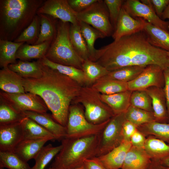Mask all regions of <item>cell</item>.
Instances as JSON below:
<instances>
[{
	"label": "cell",
	"mask_w": 169,
	"mask_h": 169,
	"mask_svg": "<svg viewBox=\"0 0 169 169\" xmlns=\"http://www.w3.org/2000/svg\"><path fill=\"white\" fill-rule=\"evenodd\" d=\"M95 62L109 72L130 66L155 64L169 68L166 51L149 41L143 31L124 36L97 49Z\"/></svg>",
	"instance_id": "6da1fadb"
},
{
	"label": "cell",
	"mask_w": 169,
	"mask_h": 169,
	"mask_svg": "<svg viewBox=\"0 0 169 169\" xmlns=\"http://www.w3.org/2000/svg\"><path fill=\"white\" fill-rule=\"evenodd\" d=\"M38 60L42 75L38 78L23 79L25 91L40 97L51 112L53 119L66 127L69 107L82 86Z\"/></svg>",
	"instance_id": "7a4b0ae2"
},
{
	"label": "cell",
	"mask_w": 169,
	"mask_h": 169,
	"mask_svg": "<svg viewBox=\"0 0 169 169\" xmlns=\"http://www.w3.org/2000/svg\"><path fill=\"white\" fill-rule=\"evenodd\" d=\"M43 2L39 0H0V39H15L31 23Z\"/></svg>",
	"instance_id": "3957f363"
},
{
	"label": "cell",
	"mask_w": 169,
	"mask_h": 169,
	"mask_svg": "<svg viewBox=\"0 0 169 169\" xmlns=\"http://www.w3.org/2000/svg\"><path fill=\"white\" fill-rule=\"evenodd\" d=\"M61 150L50 166L52 169H73L84 165L85 159L96 157L99 135L80 138L66 137Z\"/></svg>",
	"instance_id": "277c9868"
},
{
	"label": "cell",
	"mask_w": 169,
	"mask_h": 169,
	"mask_svg": "<svg viewBox=\"0 0 169 169\" xmlns=\"http://www.w3.org/2000/svg\"><path fill=\"white\" fill-rule=\"evenodd\" d=\"M70 24L60 21L57 32L45 57L49 60L62 65L82 69L84 60L77 53L69 36Z\"/></svg>",
	"instance_id": "5b68a950"
},
{
	"label": "cell",
	"mask_w": 169,
	"mask_h": 169,
	"mask_svg": "<svg viewBox=\"0 0 169 169\" xmlns=\"http://www.w3.org/2000/svg\"><path fill=\"white\" fill-rule=\"evenodd\" d=\"M100 95L91 86H82L78 95L72 102L82 105L86 119L95 125L102 123L115 115L111 109L101 100Z\"/></svg>",
	"instance_id": "8992f818"
},
{
	"label": "cell",
	"mask_w": 169,
	"mask_h": 169,
	"mask_svg": "<svg viewBox=\"0 0 169 169\" xmlns=\"http://www.w3.org/2000/svg\"><path fill=\"white\" fill-rule=\"evenodd\" d=\"M72 103L69 107L66 127L67 137L80 138L99 135L110 120L99 124H92L86 119L84 111L79 104Z\"/></svg>",
	"instance_id": "52a82bcc"
},
{
	"label": "cell",
	"mask_w": 169,
	"mask_h": 169,
	"mask_svg": "<svg viewBox=\"0 0 169 169\" xmlns=\"http://www.w3.org/2000/svg\"><path fill=\"white\" fill-rule=\"evenodd\" d=\"M126 120L125 112L115 115L110 119L99 135L96 157L106 154L122 143V127Z\"/></svg>",
	"instance_id": "ba28073f"
},
{
	"label": "cell",
	"mask_w": 169,
	"mask_h": 169,
	"mask_svg": "<svg viewBox=\"0 0 169 169\" xmlns=\"http://www.w3.org/2000/svg\"><path fill=\"white\" fill-rule=\"evenodd\" d=\"M79 21L87 23L103 33L112 36L114 32L109 13L104 0H97L87 8L77 13Z\"/></svg>",
	"instance_id": "9c48e42d"
},
{
	"label": "cell",
	"mask_w": 169,
	"mask_h": 169,
	"mask_svg": "<svg viewBox=\"0 0 169 169\" xmlns=\"http://www.w3.org/2000/svg\"><path fill=\"white\" fill-rule=\"evenodd\" d=\"M124 0L122 7L133 18H141L152 24L169 31V21L161 19L155 12L150 0Z\"/></svg>",
	"instance_id": "30bf717a"
},
{
	"label": "cell",
	"mask_w": 169,
	"mask_h": 169,
	"mask_svg": "<svg viewBox=\"0 0 169 169\" xmlns=\"http://www.w3.org/2000/svg\"><path fill=\"white\" fill-rule=\"evenodd\" d=\"M0 98L21 112L31 111L46 113L48 109L40 97L29 92L9 93L2 91L0 92Z\"/></svg>",
	"instance_id": "8fae6325"
},
{
	"label": "cell",
	"mask_w": 169,
	"mask_h": 169,
	"mask_svg": "<svg viewBox=\"0 0 169 169\" xmlns=\"http://www.w3.org/2000/svg\"><path fill=\"white\" fill-rule=\"evenodd\" d=\"M163 70L156 65L146 66L137 77L128 83V90H145L151 87L164 88L165 79Z\"/></svg>",
	"instance_id": "7c38bea8"
},
{
	"label": "cell",
	"mask_w": 169,
	"mask_h": 169,
	"mask_svg": "<svg viewBox=\"0 0 169 169\" xmlns=\"http://www.w3.org/2000/svg\"><path fill=\"white\" fill-rule=\"evenodd\" d=\"M37 13L48 15L64 23L73 24L79 23L77 13L70 6L68 0H47L38 8Z\"/></svg>",
	"instance_id": "4fadbf2b"
},
{
	"label": "cell",
	"mask_w": 169,
	"mask_h": 169,
	"mask_svg": "<svg viewBox=\"0 0 169 169\" xmlns=\"http://www.w3.org/2000/svg\"><path fill=\"white\" fill-rule=\"evenodd\" d=\"M144 24V19L133 18L122 7L112 37L117 40L124 36L143 31Z\"/></svg>",
	"instance_id": "5bb4252c"
},
{
	"label": "cell",
	"mask_w": 169,
	"mask_h": 169,
	"mask_svg": "<svg viewBox=\"0 0 169 169\" xmlns=\"http://www.w3.org/2000/svg\"><path fill=\"white\" fill-rule=\"evenodd\" d=\"M23 139L20 122L0 125V151L13 152Z\"/></svg>",
	"instance_id": "9a60e30c"
},
{
	"label": "cell",
	"mask_w": 169,
	"mask_h": 169,
	"mask_svg": "<svg viewBox=\"0 0 169 169\" xmlns=\"http://www.w3.org/2000/svg\"><path fill=\"white\" fill-rule=\"evenodd\" d=\"M25 117L33 120L53 134L56 140L61 141L67 135L66 127L56 121L48 114L31 111L22 112Z\"/></svg>",
	"instance_id": "2e32d148"
},
{
	"label": "cell",
	"mask_w": 169,
	"mask_h": 169,
	"mask_svg": "<svg viewBox=\"0 0 169 169\" xmlns=\"http://www.w3.org/2000/svg\"><path fill=\"white\" fill-rule=\"evenodd\" d=\"M131 146V142L123 141L106 154L95 157L105 169H121L127 153Z\"/></svg>",
	"instance_id": "e0dca14e"
},
{
	"label": "cell",
	"mask_w": 169,
	"mask_h": 169,
	"mask_svg": "<svg viewBox=\"0 0 169 169\" xmlns=\"http://www.w3.org/2000/svg\"><path fill=\"white\" fill-rule=\"evenodd\" d=\"M145 90L151 99L155 121L161 123H168L166 100L164 88L151 87Z\"/></svg>",
	"instance_id": "ac0fdd59"
},
{
	"label": "cell",
	"mask_w": 169,
	"mask_h": 169,
	"mask_svg": "<svg viewBox=\"0 0 169 169\" xmlns=\"http://www.w3.org/2000/svg\"><path fill=\"white\" fill-rule=\"evenodd\" d=\"M152 163L144 148L132 146L127 153L121 169H149Z\"/></svg>",
	"instance_id": "d6986e66"
},
{
	"label": "cell",
	"mask_w": 169,
	"mask_h": 169,
	"mask_svg": "<svg viewBox=\"0 0 169 169\" xmlns=\"http://www.w3.org/2000/svg\"><path fill=\"white\" fill-rule=\"evenodd\" d=\"M23 78L8 67L0 70V88L3 91L9 93H25Z\"/></svg>",
	"instance_id": "ffe728a7"
},
{
	"label": "cell",
	"mask_w": 169,
	"mask_h": 169,
	"mask_svg": "<svg viewBox=\"0 0 169 169\" xmlns=\"http://www.w3.org/2000/svg\"><path fill=\"white\" fill-rule=\"evenodd\" d=\"M132 91L127 90L110 95L100 94V98L112 110L115 115L125 112L131 105Z\"/></svg>",
	"instance_id": "44dd1931"
},
{
	"label": "cell",
	"mask_w": 169,
	"mask_h": 169,
	"mask_svg": "<svg viewBox=\"0 0 169 169\" xmlns=\"http://www.w3.org/2000/svg\"><path fill=\"white\" fill-rule=\"evenodd\" d=\"M20 122L22 129L23 139L56 140L53 134L29 118L25 117Z\"/></svg>",
	"instance_id": "7402d4cb"
},
{
	"label": "cell",
	"mask_w": 169,
	"mask_h": 169,
	"mask_svg": "<svg viewBox=\"0 0 169 169\" xmlns=\"http://www.w3.org/2000/svg\"><path fill=\"white\" fill-rule=\"evenodd\" d=\"M47 139H23L16 146L13 152L26 162L35 158Z\"/></svg>",
	"instance_id": "603a6c76"
},
{
	"label": "cell",
	"mask_w": 169,
	"mask_h": 169,
	"mask_svg": "<svg viewBox=\"0 0 169 169\" xmlns=\"http://www.w3.org/2000/svg\"><path fill=\"white\" fill-rule=\"evenodd\" d=\"M143 31L154 46L169 52V31L155 26L145 20Z\"/></svg>",
	"instance_id": "cb8c5ba5"
},
{
	"label": "cell",
	"mask_w": 169,
	"mask_h": 169,
	"mask_svg": "<svg viewBox=\"0 0 169 169\" xmlns=\"http://www.w3.org/2000/svg\"><path fill=\"white\" fill-rule=\"evenodd\" d=\"M144 149L154 162L160 163L169 156V145L153 136L146 138Z\"/></svg>",
	"instance_id": "d4e9b609"
},
{
	"label": "cell",
	"mask_w": 169,
	"mask_h": 169,
	"mask_svg": "<svg viewBox=\"0 0 169 169\" xmlns=\"http://www.w3.org/2000/svg\"><path fill=\"white\" fill-rule=\"evenodd\" d=\"M91 87L99 93L105 95L112 94L128 90V83L112 79L107 75L99 79Z\"/></svg>",
	"instance_id": "484cf974"
},
{
	"label": "cell",
	"mask_w": 169,
	"mask_h": 169,
	"mask_svg": "<svg viewBox=\"0 0 169 169\" xmlns=\"http://www.w3.org/2000/svg\"><path fill=\"white\" fill-rule=\"evenodd\" d=\"M8 67L23 79L38 78L42 74L38 60L32 62L20 60L9 65Z\"/></svg>",
	"instance_id": "4316f807"
},
{
	"label": "cell",
	"mask_w": 169,
	"mask_h": 169,
	"mask_svg": "<svg viewBox=\"0 0 169 169\" xmlns=\"http://www.w3.org/2000/svg\"><path fill=\"white\" fill-rule=\"evenodd\" d=\"M52 42V41H46L40 44L33 45L23 44L17 52L16 58L22 61L33 59H41L45 56Z\"/></svg>",
	"instance_id": "83f0119b"
},
{
	"label": "cell",
	"mask_w": 169,
	"mask_h": 169,
	"mask_svg": "<svg viewBox=\"0 0 169 169\" xmlns=\"http://www.w3.org/2000/svg\"><path fill=\"white\" fill-rule=\"evenodd\" d=\"M43 64L66 75L76 81L82 86H86V80L83 71L75 67L53 62L45 56L38 59Z\"/></svg>",
	"instance_id": "f1b7e54d"
},
{
	"label": "cell",
	"mask_w": 169,
	"mask_h": 169,
	"mask_svg": "<svg viewBox=\"0 0 169 169\" xmlns=\"http://www.w3.org/2000/svg\"><path fill=\"white\" fill-rule=\"evenodd\" d=\"M137 129L145 136H153L169 144V123L155 121L141 125Z\"/></svg>",
	"instance_id": "f546056e"
},
{
	"label": "cell",
	"mask_w": 169,
	"mask_h": 169,
	"mask_svg": "<svg viewBox=\"0 0 169 169\" xmlns=\"http://www.w3.org/2000/svg\"><path fill=\"white\" fill-rule=\"evenodd\" d=\"M24 43H16L0 39V66L2 68L16 63V54L20 47Z\"/></svg>",
	"instance_id": "4dcf8cb0"
},
{
	"label": "cell",
	"mask_w": 169,
	"mask_h": 169,
	"mask_svg": "<svg viewBox=\"0 0 169 169\" xmlns=\"http://www.w3.org/2000/svg\"><path fill=\"white\" fill-rule=\"evenodd\" d=\"M69 36L73 47L78 54L84 60H90V56L79 23L76 24H71Z\"/></svg>",
	"instance_id": "1f68e13d"
},
{
	"label": "cell",
	"mask_w": 169,
	"mask_h": 169,
	"mask_svg": "<svg viewBox=\"0 0 169 169\" xmlns=\"http://www.w3.org/2000/svg\"><path fill=\"white\" fill-rule=\"evenodd\" d=\"M79 22L82 34L86 42L90 57V60L95 61L97 49L94 47L95 40L98 38H104L106 36L98 30L85 23Z\"/></svg>",
	"instance_id": "d6a6232c"
},
{
	"label": "cell",
	"mask_w": 169,
	"mask_h": 169,
	"mask_svg": "<svg viewBox=\"0 0 169 169\" xmlns=\"http://www.w3.org/2000/svg\"><path fill=\"white\" fill-rule=\"evenodd\" d=\"M86 80V86H91L95 83L109 73L105 68L96 62L84 60L82 66Z\"/></svg>",
	"instance_id": "836d02e7"
},
{
	"label": "cell",
	"mask_w": 169,
	"mask_h": 169,
	"mask_svg": "<svg viewBox=\"0 0 169 169\" xmlns=\"http://www.w3.org/2000/svg\"><path fill=\"white\" fill-rule=\"evenodd\" d=\"M40 28L37 40L34 44L53 40L56 34L57 29L53 21L45 14H39Z\"/></svg>",
	"instance_id": "e575fe53"
},
{
	"label": "cell",
	"mask_w": 169,
	"mask_h": 169,
	"mask_svg": "<svg viewBox=\"0 0 169 169\" xmlns=\"http://www.w3.org/2000/svg\"><path fill=\"white\" fill-rule=\"evenodd\" d=\"M0 168L8 169H32L25 161L14 152L0 151Z\"/></svg>",
	"instance_id": "d590c367"
},
{
	"label": "cell",
	"mask_w": 169,
	"mask_h": 169,
	"mask_svg": "<svg viewBox=\"0 0 169 169\" xmlns=\"http://www.w3.org/2000/svg\"><path fill=\"white\" fill-rule=\"evenodd\" d=\"M125 114L126 120L132 122L137 127L145 124L155 121L153 112L131 105L125 112Z\"/></svg>",
	"instance_id": "8d00e7d4"
},
{
	"label": "cell",
	"mask_w": 169,
	"mask_h": 169,
	"mask_svg": "<svg viewBox=\"0 0 169 169\" xmlns=\"http://www.w3.org/2000/svg\"><path fill=\"white\" fill-rule=\"evenodd\" d=\"M0 104V125L20 122L25 117L22 112L1 98Z\"/></svg>",
	"instance_id": "74e56055"
},
{
	"label": "cell",
	"mask_w": 169,
	"mask_h": 169,
	"mask_svg": "<svg viewBox=\"0 0 169 169\" xmlns=\"http://www.w3.org/2000/svg\"><path fill=\"white\" fill-rule=\"evenodd\" d=\"M62 147L61 144L56 146L51 144L44 146L34 159L35 164L32 169H44L59 153Z\"/></svg>",
	"instance_id": "f35d334b"
},
{
	"label": "cell",
	"mask_w": 169,
	"mask_h": 169,
	"mask_svg": "<svg viewBox=\"0 0 169 169\" xmlns=\"http://www.w3.org/2000/svg\"><path fill=\"white\" fill-rule=\"evenodd\" d=\"M146 67L130 66L110 72L107 75L112 79L128 83L135 79Z\"/></svg>",
	"instance_id": "ab89813d"
},
{
	"label": "cell",
	"mask_w": 169,
	"mask_h": 169,
	"mask_svg": "<svg viewBox=\"0 0 169 169\" xmlns=\"http://www.w3.org/2000/svg\"><path fill=\"white\" fill-rule=\"evenodd\" d=\"M40 18L38 15H36L31 23L23 30L18 37L14 40L16 43H35L38 39Z\"/></svg>",
	"instance_id": "60d3db41"
},
{
	"label": "cell",
	"mask_w": 169,
	"mask_h": 169,
	"mask_svg": "<svg viewBox=\"0 0 169 169\" xmlns=\"http://www.w3.org/2000/svg\"><path fill=\"white\" fill-rule=\"evenodd\" d=\"M130 104L133 106L153 112L151 99L145 90L132 91Z\"/></svg>",
	"instance_id": "b9f144b4"
},
{
	"label": "cell",
	"mask_w": 169,
	"mask_h": 169,
	"mask_svg": "<svg viewBox=\"0 0 169 169\" xmlns=\"http://www.w3.org/2000/svg\"><path fill=\"white\" fill-rule=\"evenodd\" d=\"M124 1L122 0H104L108 10L110 22L114 31L116 27L118 18Z\"/></svg>",
	"instance_id": "7bdbcfd3"
},
{
	"label": "cell",
	"mask_w": 169,
	"mask_h": 169,
	"mask_svg": "<svg viewBox=\"0 0 169 169\" xmlns=\"http://www.w3.org/2000/svg\"><path fill=\"white\" fill-rule=\"evenodd\" d=\"M97 0H68L72 8L77 13L85 10Z\"/></svg>",
	"instance_id": "ee69618b"
},
{
	"label": "cell",
	"mask_w": 169,
	"mask_h": 169,
	"mask_svg": "<svg viewBox=\"0 0 169 169\" xmlns=\"http://www.w3.org/2000/svg\"><path fill=\"white\" fill-rule=\"evenodd\" d=\"M137 126L132 122L126 120L122 127L123 141L130 142L132 135L137 130Z\"/></svg>",
	"instance_id": "f6af8a7d"
},
{
	"label": "cell",
	"mask_w": 169,
	"mask_h": 169,
	"mask_svg": "<svg viewBox=\"0 0 169 169\" xmlns=\"http://www.w3.org/2000/svg\"><path fill=\"white\" fill-rule=\"evenodd\" d=\"M146 139L145 135L137 129L131 136L130 142L132 146L144 148Z\"/></svg>",
	"instance_id": "bcb514c9"
},
{
	"label": "cell",
	"mask_w": 169,
	"mask_h": 169,
	"mask_svg": "<svg viewBox=\"0 0 169 169\" xmlns=\"http://www.w3.org/2000/svg\"><path fill=\"white\" fill-rule=\"evenodd\" d=\"M150 1L156 14L161 18L163 12L169 4V0H150Z\"/></svg>",
	"instance_id": "7dc6e473"
},
{
	"label": "cell",
	"mask_w": 169,
	"mask_h": 169,
	"mask_svg": "<svg viewBox=\"0 0 169 169\" xmlns=\"http://www.w3.org/2000/svg\"><path fill=\"white\" fill-rule=\"evenodd\" d=\"M163 72L165 79V85L164 89L166 100L168 123H169V68L164 69Z\"/></svg>",
	"instance_id": "c3c4849f"
},
{
	"label": "cell",
	"mask_w": 169,
	"mask_h": 169,
	"mask_svg": "<svg viewBox=\"0 0 169 169\" xmlns=\"http://www.w3.org/2000/svg\"><path fill=\"white\" fill-rule=\"evenodd\" d=\"M84 164L87 169H105L95 157L85 159Z\"/></svg>",
	"instance_id": "681fc988"
},
{
	"label": "cell",
	"mask_w": 169,
	"mask_h": 169,
	"mask_svg": "<svg viewBox=\"0 0 169 169\" xmlns=\"http://www.w3.org/2000/svg\"><path fill=\"white\" fill-rule=\"evenodd\" d=\"M161 18L163 20L166 19H169V4L163 12Z\"/></svg>",
	"instance_id": "f907efd6"
},
{
	"label": "cell",
	"mask_w": 169,
	"mask_h": 169,
	"mask_svg": "<svg viewBox=\"0 0 169 169\" xmlns=\"http://www.w3.org/2000/svg\"><path fill=\"white\" fill-rule=\"evenodd\" d=\"M152 162L154 166H152V165L151 164V166L152 168L151 169H169L163 168V167L162 166H161L159 165V163L153 161H152Z\"/></svg>",
	"instance_id": "816d5d0a"
},
{
	"label": "cell",
	"mask_w": 169,
	"mask_h": 169,
	"mask_svg": "<svg viewBox=\"0 0 169 169\" xmlns=\"http://www.w3.org/2000/svg\"><path fill=\"white\" fill-rule=\"evenodd\" d=\"M159 163L162 164H163L169 167V156L163 160Z\"/></svg>",
	"instance_id": "f5cc1de1"
},
{
	"label": "cell",
	"mask_w": 169,
	"mask_h": 169,
	"mask_svg": "<svg viewBox=\"0 0 169 169\" xmlns=\"http://www.w3.org/2000/svg\"><path fill=\"white\" fill-rule=\"evenodd\" d=\"M73 169H87V168L84 164V165L79 167Z\"/></svg>",
	"instance_id": "db71d44e"
},
{
	"label": "cell",
	"mask_w": 169,
	"mask_h": 169,
	"mask_svg": "<svg viewBox=\"0 0 169 169\" xmlns=\"http://www.w3.org/2000/svg\"><path fill=\"white\" fill-rule=\"evenodd\" d=\"M167 54L169 57V52L166 51Z\"/></svg>",
	"instance_id": "11a10c76"
},
{
	"label": "cell",
	"mask_w": 169,
	"mask_h": 169,
	"mask_svg": "<svg viewBox=\"0 0 169 169\" xmlns=\"http://www.w3.org/2000/svg\"><path fill=\"white\" fill-rule=\"evenodd\" d=\"M47 169H52V168L51 167H50L49 168H48Z\"/></svg>",
	"instance_id": "9f6ffc18"
},
{
	"label": "cell",
	"mask_w": 169,
	"mask_h": 169,
	"mask_svg": "<svg viewBox=\"0 0 169 169\" xmlns=\"http://www.w3.org/2000/svg\"><path fill=\"white\" fill-rule=\"evenodd\" d=\"M168 145H169V144H168Z\"/></svg>",
	"instance_id": "6f0895ef"
}]
</instances>
